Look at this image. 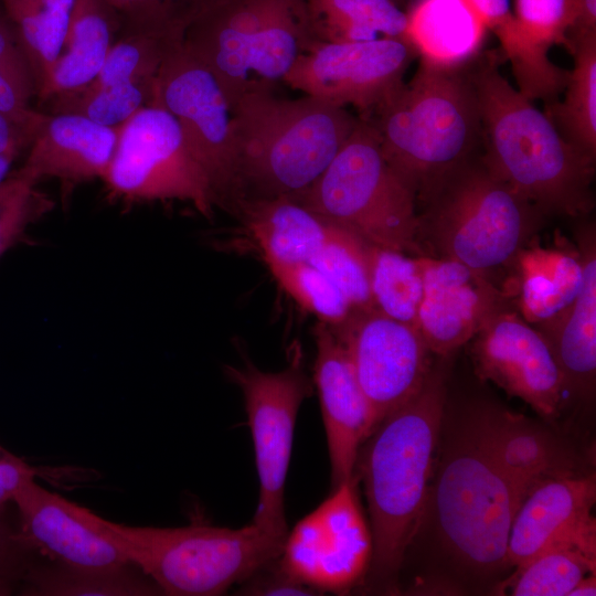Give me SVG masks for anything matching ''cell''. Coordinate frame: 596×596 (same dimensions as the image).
I'll return each mask as SVG.
<instances>
[{
	"instance_id": "6da1fadb",
	"label": "cell",
	"mask_w": 596,
	"mask_h": 596,
	"mask_svg": "<svg viewBox=\"0 0 596 596\" xmlns=\"http://www.w3.org/2000/svg\"><path fill=\"white\" fill-rule=\"evenodd\" d=\"M435 462L422 523L459 584L494 581L511 570L508 539L524 496L488 451L475 405L451 422L444 412Z\"/></svg>"
},
{
	"instance_id": "7a4b0ae2",
	"label": "cell",
	"mask_w": 596,
	"mask_h": 596,
	"mask_svg": "<svg viewBox=\"0 0 596 596\" xmlns=\"http://www.w3.org/2000/svg\"><path fill=\"white\" fill-rule=\"evenodd\" d=\"M500 57L498 51H488L468 65L482 128V160L546 217L588 215L595 207L596 157L568 142L501 75Z\"/></svg>"
},
{
	"instance_id": "3957f363",
	"label": "cell",
	"mask_w": 596,
	"mask_h": 596,
	"mask_svg": "<svg viewBox=\"0 0 596 596\" xmlns=\"http://www.w3.org/2000/svg\"><path fill=\"white\" fill-rule=\"evenodd\" d=\"M447 403L441 361L421 391L385 416L360 447L354 476L366 498L373 555L368 574L395 578L419 530Z\"/></svg>"
},
{
	"instance_id": "277c9868",
	"label": "cell",
	"mask_w": 596,
	"mask_h": 596,
	"mask_svg": "<svg viewBox=\"0 0 596 596\" xmlns=\"http://www.w3.org/2000/svg\"><path fill=\"white\" fill-rule=\"evenodd\" d=\"M359 120L347 108L308 95L291 99L257 91L236 97L232 102L234 204L243 199H300Z\"/></svg>"
},
{
	"instance_id": "5b68a950",
	"label": "cell",
	"mask_w": 596,
	"mask_h": 596,
	"mask_svg": "<svg viewBox=\"0 0 596 596\" xmlns=\"http://www.w3.org/2000/svg\"><path fill=\"white\" fill-rule=\"evenodd\" d=\"M469 64L447 67L421 58L407 83L360 117L373 127L383 156L417 203L482 142Z\"/></svg>"
},
{
	"instance_id": "8992f818",
	"label": "cell",
	"mask_w": 596,
	"mask_h": 596,
	"mask_svg": "<svg viewBox=\"0 0 596 596\" xmlns=\"http://www.w3.org/2000/svg\"><path fill=\"white\" fill-rule=\"evenodd\" d=\"M424 255L458 262L492 281L512 268L546 216L472 156L445 173L417 203Z\"/></svg>"
},
{
	"instance_id": "52a82bcc",
	"label": "cell",
	"mask_w": 596,
	"mask_h": 596,
	"mask_svg": "<svg viewBox=\"0 0 596 596\" xmlns=\"http://www.w3.org/2000/svg\"><path fill=\"white\" fill-rule=\"evenodd\" d=\"M315 41L305 0H214L188 19L182 34L231 104L249 92H275Z\"/></svg>"
},
{
	"instance_id": "ba28073f",
	"label": "cell",
	"mask_w": 596,
	"mask_h": 596,
	"mask_svg": "<svg viewBox=\"0 0 596 596\" xmlns=\"http://www.w3.org/2000/svg\"><path fill=\"white\" fill-rule=\"evenodd\" d=\"M102 521L131 564L171 596L221 595L276 560L285 540L254 523L153 528Z\"/></svg>"
},
{
	"instance_id": "9c48e42d",
	"label": "cell",
	"mask_w": 596,
	"mask_h": 596,
	"mask_svg": "<svg viewBox=\"0 0 596 596\" xmlns=\"http://www.w3.org/2000/svg\"><path fill=\"white\" fill-rule=\"evenodd\" d=\"M297 202L369 244L424 255L416 194L387 162L364 119Z\"/></svg>"
},
{
	"instance_id": "30bf717a",
	"label": "cell",
	"mask_w": 596,
	"mask_h": 596,
	"mask_svg": "<svg viewBox=\"0 0 596 596\" xmlns=\"http://www.w3.org/2000/svg\"><path fill=\"white\" fill-rule=\"evenodd\" d=\"M110 201L126 204L183 201L209 217L215 200L175 118L157 104L140 108L119 127L103 178Z\"/></svg>"
},
{
	"instance_id": "8fae6325",
	"label": "cell",
	"mask_w": 596,
	"mask_h": 596,
	"mask_svg": "<svg viewBox=\"0 0 596 596\" xmlns=\"http://www.w3.org/2000/svg\"><path fill=\"white\" fill-rule=\"evenodd\" d=\"M228 381L242 392L251 429L259 496L252 523L285 539V483L300 405L311 394L302 350H290L287 365L276 372L258 369L249 360L241 366L225 365Z\"/></svg>"
},
{
	"instance_id": "7c38bea8",
	"label": "cell",
	"mask_w": 596,
	"mask_h": 596,
	"mask_svg": "<svg viewBox=\"0 0 596 596\" xmlns=\"http://www.w3.org/2000/svg\"><path fill=\"white\" fill-rule=\"evenodd\" d=\"M152 104L180 125L215 204H233L237 187L232 104L219 79L185 47L182 38L171 44L159 67Z\"/></svg>"
},
{
	"instance_id": "4fadbf2b",
	"label": "cell",
	"mask_w": 596,
	"mask_h": 596,
	"mask_svg": "<svg viewBox=\"0 0 596 596\" xmlns=\"http://www.w3.org/2000/svg\"><path fill=\"white\" fill-rule=\"evenodd\" d=\"M354 476L332 489L311 512L288 530L279 566L319 594H345L364 581L373 538Z\"/></svg>"
},
{
	"instance_id": "5bb4252c",
	"label": "cell",
	"mask_w": 596,
	"mask_h": 596,
	"mask_svg": "<svg viewBox=\"0 0 596 596\" xmlns=\"http://www.w3.org/2000/svg\"><path fill=\"white\" fill-rule=\"evenodd\" d=\"M411 44L398 38L358 42L315 41L297 58L284 84L332 105L369 114L404 81Z\"/></svg>"
},
{
	"instance_id": "9a60e30c",
	"label": "cell",
	"mask_w": 596,
	"mask_h": 596,
	"mask_svg": "<svg viewBox=\"0 0 596 596\" xmlns=\"http://www.w3.org/2000/svg\"><path fill=\"white\" fill-rule=\"evenodd\" d=\"M330 328L351 360L374 430L421 391L433 366L432 352L416 327L375 309L353 311L344 322Z\"/></svg>"
},
{
	"instance_id": "2e32d148",
	"label": "cell",
	"mask_w": 596,
	"mask_h": 596,
	"mask_svg": "<svg viewBox=\"0 0 596 596\" xmlns=\"http://www.w3.org/2000/svg\"><path fill=\"white\" fill-rule=\"evenodd\" d=\"M476 374L525 402L544 421L561 415L567 392L545 337L515 308L492 317L469 341Z\"/></svg>"
},
{
	"instance_id": "e0dca14e",
	"label": "cell",
	"mask_w": 596,
	"mask_h": 596,
	"mask_svg": "<svg viewBox=\"0 0 596 596\" xmlns=\"http://www.w3.org/2000/svg\"><path fill=\"white\" fill-rule=\"evenodd\" d=\"M421 262L424 286L416 327L432 354L448 358L492 317L514 308L505 289L458 262L428 255Z\"/></svg>"
},
{
	"instance_id": "ac0fdd59",
	"label": "cell",
	"mask_w": 596,
	"mask_h": 596,
	"mask_svg": "<svg viewBox=\"0 0 596 596\" xmlns=\"http://www.w3.org/2000/svg\"><path fill=\"white\" fill-rule=\"evenodd\" d=\"M12 501L22 539L51 563L89 571L134 565L99 515L42 488L34 478L19 488Z\"/></svg>"
},
{
	"instance_id": "d6986e66",
	"label": "cell",
	"mask_w": 596,
	"mask_h": 596,
	"mask_svg": "<svg viewBox=\"0 0 596 596\" xmlns=\"http://www.w3.org/2000/svg\"><path fill=\"white\" fill-rule=\"evenodd\" d=\"M475 406L488 451L524 498L546 480L594 472L572 441L546 421L493 404Z\"/></svg>"
},
{
	"instance_id": "ffe728a7",
	"label": "cell",
	"mask_w": 596,
	"mask_h": 596,
	"mask_svg": "<svg viewBox=\"0 0 596 596\" xmlns=\"http://www.w3.org/2000/svg\"><path fill=\"white\" fill-rule=\"evenodd\" d=\"M313 382L327 438L332 489L354 477L360 447L373 430V417L351 360L332 329L313 328Z\"/></svg>"
},
{
	"instance_id": "44dd1931",
	"label": "cell",
	"mask_w": 596,
	"mask_h": 596,
	"mask_svg": "<svg viewBox=\"0 0 596 596\" xmlns=\"http://www.w3.org/2000/svg\"><path fill=\"white\" fill-rule=\"evenodd\" d=\"M595 472L551 479L523 499L511 525L507 557L519 567L549 547L581 544L596 547Z\"/></svg>"
},
{
	"instance_id": "7402d4cb",
	"label": "cell",
	"mask_w": 596,
	"mask_h": 596,
	"mask_svg": "<svg viewBox=\"0 0 596 596\" xmlns=\"http://www.w3.org/2000/svg\"><path fill=\"white\" fill-rule=\"evenodd\" d=\"M119 127L73 114H45L17 172L35 183L52 178L65 187L103 180L116 149Z\"/></svg>"
},
{
	"instance_id": "603a6c76",
	"label": "cell",
	"mask_w": 596,
	"mask_h": 596,
	"mask_svg": "<svg viewBox=\"0 0 596 596\" xmlns=\"http://www.w3.org/2000/svg\"><path fill=\"white\" fill-rule=\"evenodd\" d=\"M583 284L575 299L554 317L535 324L562 371L567 396L592 402L596 387V234L595 225L576 232Z\"/></svg>"
},
{
	"instance_id": "cb8c5ba5",
	"label": "cell",
	"mask_w": 596,
	"mask_h": 596,
	"mask_svg": "<svg viewBox=\"0 0 596 596\" xmlns=\"http://www.w3.org/2000/svg\"><path fill=\"white\" fill-rule=\"evenodd\" d=\"M235 205L268 266L309 263L333 228L288 198L243 199Z\"/></svg>"
},
{
	"instance_id": "d4e9b609",
	"label": "cell",
	"mask_w": 596,
	"mask_h": 596,
	"mask_svg": "<svg viewBox=\"0 0 596 596\" xmlns=\"http://www.w3.org/2000/svg\"><path fill=\"white\" fill-rule=\"evenodd\" d=\"M406 20L404 40L427 62L460 67L481 53L487 28L470 0H416Z\"/></svg>"
},
{
	"instance_id": "484cf974",
	"label": "cell",
	"mask_w": 596,
	"mask_h": 596,
	"mask_svg": "<svg viewBox=\"0 0 596 596\" xmlns=\"http://www.w3.org/2000/svg\"><path fill=\"white\" fill-rule=\"evenodd\" d=\"M512 270L514 308L533 326L565 309L583 284L582 259L571 245L542 247L532 242L520 252Z\"/></svg>"
},
{
	"instance_id": "4316f807",
	"label": "cell",
	"mask_w": 596,
	"mask_h": 596,
	"mask_svg": "<svg viewBox=\"0 0 596 596\" xmlns=\"http://www.w3.org/2000/svg\"><path fill=\"white\" fill-rule=\"evenodd\" d=\"M120 29L121 19L106 0H75L63 52L39 100L46 103L92 82Z\"/></svg>"
},
{
	"instance_id": "83f0119b",
	"label": "cell",
	"mask_w": 596,
	"mask_h": 596,
	"mask_svg": "<svg viewBox=\"0 0 596 596\" xmlns=\"http://www.w3.org/2000/svg\"><path fill=\"white\" fill-rule=\"evenodd\" d=\"M574 56L562 103L546 105L545 115L572 145L596 157V32L568 39Z\"/></svg>"
},
{
	"instance_id": "f1b7e54d",
	"label": "cell",
	"mask_w": 596,
	"mask_h": 596,
	"mask_svg": "<svg viewBox=\"0 0 596 596\" xmlns=\"http://www.w3.org/2000/svg\"><path fill=\"white\" fill-rule=\"evenodd\" d=\"M29 62L36 96L63 52L75 0H1Z\"/></svg>"
},
{
	"instance_id": "f546056e",
	"label": "cell",
	"mask_w": 596,
	"mask_h": 596,
	"mask_svg": "<svg viewBox=\"0 0 596 596\" xmlns=\"http://www.w3.org/2000/svg\"><path fill=\"white\" fill-rule=\"evenodd\" d=\"M317 41L404 40L406 13L391 0H305Z\"/></svg>"
},
{
	"instance_id": "4dcf8cb0",
	"label": "cell",
	"mask_w": 596,
	"mask_h": 596,
	"mask_svg": "<svg viewBox=\"0 0 596 596\" xmlns=\"http://www.w3.org/2000/svg\"><path fill=\"white\" fill-rule=\"evenodd\" d=\"M135 565L116 570H77L61 564L36 562L20 587L22 595L39 596H145L162 594L152 579H146Z\"/></svg>"
},
{
	"instance_id": "1f68e13d",
	"label": "cell",
	"mask_w": 596,
	"mask_h": 596,
	"mask_svg": "<svg viewBox=\"0 0 596 596\" xmlns=\"http://www.w3.org/2000/svg\"><path fill=\"white\" fill-rule=\"evenodd\" d=\"M595 571L596 550L576 544L556 545L515 567L493 590L509 589L513 596H568L583 577Z\"/></svg>"
},
{
	"instance_id": "d6a6232c",
	"label": "cell",
	"mask_w": 596,
	"mask_h": 596,
	"mask_svg": "<svg viewBox=\"0 0 596 596\" xmlns=\"http://www.w3.org/2000/svg\"><path fill=\"white\" fill-rule=\"evenodd\" d=\"M423 286L421 256L370 244V289L375 310L416 327Z\"/></svg>"
},
{
	"instance_id": "836d02e7",
	"label": "cell",
	"mask_w": 596,
	"mask_h": 596,
	"mask_svg": "<svg viewBox=\"0 0 596 596\" xmlns=\"http://www.w3.org/2000/svg\"><path fill=\"white\" fill-rule=\"evenodd\" d=\"M155 81L116 84H86L51 97V114H73L99 125L118 127L140 108L153 103Z\"/></svg>"
},
{
	"instance_id": "e575fe53",
	"label": "cell",
	"mask_w": 596,
	"mask_h": 596,
	"mask_svg": "<svg viewBox=\"0 0 596 596\" xmlns=\"http://www.w3.org/2000/svg\"><path fill=\"white\" fill-rule=\"evenodd\" d=\"M33 96H36V91L29 62L15 26L0 0V111L32 139L45 115L31 108Z\"/></svg>"
},
{
	"instance_id": "d590c367",
	"label": "cell",
	"mask_w": 596,
	"mask_h": 596,
	"mask_svg": "<svg viewBox=\"0 0 596 596\" xmlns=\"http://www.w3.org/2000/svg\"><path fill=\"white\" fill-rule=\"evenodd\" d=\"M345 295L354 311L374 309L370 289V244L333 224L318 254L309 262Z\"/></svg>"
},
{
	"instance_id": "8d00e7d4",
	"label": "cell",
	"mask_w": 596,
	"mask_h": 596,
	"mask_svg": "<svg viewBox=\"0 0 596 596\" xmlns=\"http://www.w3.org/2000/svg\"><path fill=\"white\" fill-rule=\"evenodd\" d=\"M182 30L143 31L120 29L98 74L95 85L152 79L157 76L166 53L181 39Z\"/></svg>"
},
{
	"instance_id": "74e56055",
	"label": "cell",
	"mask_w": 596,
	"mask_h": 596,
	"mask_svg": "<svg viewBox=\"0 0 596 596\" xmlns=\"http://www.w3.org/2000/svg\"><path fill=\"white\" fill-rule=\"evenodd\" d=\"M284 291L320 322L337 327L354 311L340 288L309 263L268 266Z\"/></svg>"
},
{
	"instance_id": "f35d334b",
	"label": "cell",
	"mask_w": 596,
	"mask_h": 596,
	"mask_svg": "<svg viewBox=\"0 0 596 596\" xmlns=\"http://www.w3.org/2000/svg\"><path fill=\"white\" fill-rule=\"evenodd\" d=\"M36 185L17 171L0 185V257L51 210L52 201Z\"/></svg>"
},
{
	"instance_id": "ab89813d",
	"label": "cell",
	"mask_w": 596,
	"mask_h": 596,
	"mask_svg": "<svg viewBox=\"0 0 596 596\" xmlns=\"http://www.w3.org/2000/svg\"><path fill=\"white\" fill-rule=\"evenodd\" d=\"M578 10V0H514L513 14L528 41L547 54L553 45L568 47Z\"/></svg>"
},
{
	"instance_id": "60d3db41",
	"label": "cell",
	"mask_w": 596,
	"mask_h": 596,
	"mask_svg": "<svg viewBox=\"0 0 596 596\" xmlns=\"http://www.w3.org/2000/svg\"><path fill=\"white\" fill-rule=\"evenodd\" d=\"M6 512V504L0 505V596L20 590L39 556L22 539L18 524L13 526L8 520Z\"/></svg>"
},
{
	"instance_id": "b9f144b4",
	"label": "cell",
	"mask_w": 596,
	"mask_h": 596,
	"mask_svg": "<svg viewBox=\"0 0 596 596\" xmlns=\"http://www.w3.org/2000/svg\"><path fill=\"white\" fill-rule=\"evenodd\" d=\"M119 14L121 29L170 31L183 26L177 22L161 0H106Z\"/></svg>"
},
{
	"instance_id": "7bdbcfd3",
	"label": "cell",
	"mask_w": 596,
	"mask_h": 596,
	"mask_svg": "<svg viewBox=\"0 0 596 596\" xmlns=\"http://www.w3.org/2000/svg\"><path fill=\"white\" fill-rule=\"evenodd\" d=\"M278 558V557H277ZM274 560L242 582L238 594L244 595H320L287 574Z\"/></svg>"
},
{
	"instance_id": "ee69618b",
	"label": "cell",
	"mask_w": 596,
	"mask_h": 596,
	"mask_svg": "<svg viewBox=\"0 0 596 596\" xmlns=\"http://www.w3.org/2000/svg\"><path fill=\"white\" fill-rule=\"evenodd\" d=\"M35 473V468L0 447V505L12 501L19 488Z\"/></svg>"
},
{
	"instance_id": "f6af8a7d",
	"label": "cell",
	"mask_w": 596,
	"mask_h": 596,
	"mask_svg": "<svg viewBox=\"0 0 596 596\" xmlns=\"http://www.w3.org/2000/svg\"><path fill=\"white\" fill-rule=\"evenodd\" d=\"M31 141V135L0 111V155L18 157L23 148L30 146Z\"/></svg>"
},
{
	"instance_id": "bcb514c9",
	"label": "cell",
	"mask_w": 596,
	"mask_h": 596,
	"mask_svg": "<svg viewBox=\"0 0 596 596\" xmlns=\"http://www.w3.org/2000/svg\"><path fill=\"white\" fill-rule=\"evenodd\" d=\"M212 1L214 0H161L171 17L183 28L194 12Z\"/></svg>"
},
{
	"instance_id": "7dc6e473",
	"label": "cell",
	"mask_w": 596,
	"mask_h": 596,
	"mask_svg": "<svg viewBox=\"0 0 596 596\" xmlns=\"http://www.w3.org/2000/svg\"><path fill=\"white\" fill-rule=\"evenodd\" d=\"M595 596L596 576L595 573L583 577L570 592L568 596Z\"/></svg>"
},
{
	"instance_id": "c3c4849f",
	"label": "cell",
	"mask_w": 596,
	"mask_h": 596,
	"mask_svg": "<svg viewBox=\"0 0 596 596\" xmlns=\"http://www.w3.org/2000/svg\"><path fill=\"white\" fill-rule=\"evenodd\" d=\"M17 157L0 155V185L10 177L11 167Z\"/></svg>"
},
{
	"instance_id": "681fc988",
	"label": "cell",
	"mask_w": 596,
	"mask_h": 596,
	"mask_svg": "<svg viewBox=\"0 0 596 596\" xmlns=\"http://www.w3.org/2000/svg\"><path fill=\"white\" fill-rule=\"evenodd\" d=\"M391 1L394 2L395 4H398L403 0H391Z\"/></svg>"
}]
</instances>
